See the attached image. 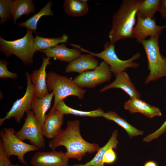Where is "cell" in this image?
<instances>
[{"mask_svg":"<svg viewBox=\"0 0 166 166\" xmlns=\"http://www.w3.org/2000/svg\"><path fill=\"white\" fill-rule=\"evenodd\" d=\"M67 125L65 129L62 130L56 137L49 142V146L52 150L63 146L67 150L65 153L69 159L80 161L86 153L95 152L99 149L98 144L88 142L82 137L79 120L68 121Z\"/></svg>","mask_w":166,"mask_h":166,"instance_id":"6da1fadb","label":"cell"},{"mask_svg":"<svg viewBox=\"0 0 166 166\" xmlns=\"http://www.w3.org/2000/svg\"><path fill=\"white\" fill-rule=\"evenodd\" d=\"M141 0H124L112 19L108 35L110 42L115 44L120 40L134 38L133 31L136 16Z\"/></svg>","mask_w":166,"mask_h":166,"instance_id":"7a4b0ae2","label":"cell"},{"mask_svg":"<svg viewBox=\"0 0 166 166\" xmlns=\"http://www.w3.org/2000/svg\"><path fill=\"white\" fill-rule=\"evenodd\" d=\"M33 31L26 29L25 35L22 38L13 41H8L0 36V51L6 58L14 55L23 63L29 65L33 63V57L36 52L34 48Z\"/></svg>","mask_w":166,"mask_h":166,"instance_id":"3957f363","label":"cell"},{"mask_svg":"<svg viewBox=\"0 0 166 166\" xmlns=\"http://www.w3.org/2000/svg\"><path fill=\"white\" fill-rule=\"evenodd\" d=\"M46 82L49 91L54 93V103L51 110L55 109L59 102L69 96H76L81 100L86 93V90L79 87L73 80L51 71L47 73Z\"/></svg>","mask_w":166,"mask_h":166,"instance_id":"277c9868","label":"cell"},{"mask_svg":"<svg viewBox=\"0 0 166 166\" xmlns=\"http://www.w3.org/2000/svg\"><path fill=\"white\" fill-rule=\"evenodd\" d=\"M70 45L74 48L79 49L82 52L90 54L103 60L109 66L111 72L115 77L127 68H136L139 65V64L135 61L140 58L141 54L140 52L135 54L127 60H121L116 53L115 44H112L109 41H107L105 44L103 50L99 53L91 52L78 45L73 43H71Z\"/></svg>","mask_w":166,"mask_h":166,"instance_id":"5b68a950","label":"cell"},{"mask_svg":"<svg viewBox=\"0 0 166 166\" xmlns=\"http://www.w3.org/2000/svg\"><path fill=\"white\" fill-rule=\"evenodd\" d=\"M159 36L150 37L142 43L145 52L148 62L149 74L145 83L149 82L166 77V58L160 53L158 42Z\"/></svg>","mask_w":166,"mask_h":166,"instance_id":"8992f818","label":"cell"},{"mask_svg":"<svg viewBox=\"0 0 166 166\" xmlns=\"http://www.w3.org/2000/svg\"><path fill=\"white\" fill-rule=\"evenodd\" d=\"M16 131L12 128H5L0 131V137L8 156L18 157V160L25 165L28 164L24 159L25 155L31 151L39 149L32 144L24 142L15 135Z\"/></svg>","mask_w":166,"mask_h":166,"instance_id":"52a82bcc","label":"cell"},{"mask_svg":"<svg viewBox=\"0 0 166 166\" xmlns=\"http://www.w3.org/2000/svg\"><path fill=\"white\" fill-rule=\"evenodd\" d=\"M16 136L22 141L27 140L31 144L39 149L45 147V141L42 127L34 113L30 110L26 113V117L21 128L15 133Z\"/></svg>","mask_w":166,"mask_h":166,"instance_id":"ba28073f","label":"cell"},{"mask_svg":"<svg viewBox=\"0 0 166 166\" xmlns=\"http://www.w3.org/2000/svg\"><path fill=\"white\" fill-rule=\"evenodd\" d=\"M27 80L26 91L23 96L17 99L13 104L9 111L4 117L0 119V126H1L6 120L12 118H14L18 123H19L25 113L31 110L32 101L35 97L34 87L31 79L30 74L28 72L25 73Z\"/></svg>","mask_w":166,"mask_h":166,"instance_id":"9c48e42d","label":"cell"},{"mask_svg":"<svg viewBox=\"0 0 166 166\" xmlns=\"http://www.w3.org/2000/svg\"><path fill=\"white\" fill-rule=\"evenodd\" d=\"M112 73L109 66L102 61L94 69L79 74L73 80L81 88L91 89L109 81L112 78Z\"/></svg>","mask_w":166,"mask_h":166,"instance_id":"30bf717a","label":"cell"},{"mask_svg":"<svg viewBox=\"0 0 166 166\" xmlns=\"http://www.w3.org/2000/svg\"><path fill=\"white\" fill-rule=\"evenodd\" d=\"M137 17V22L134 27L133 33L134 38L140 44H141L148 36H159L162 30L166 28V25H156L154 18H142L138 16Z\"/></svg>","mask_w":166,"mask_h":166,"instance_id":"8fae6325","label":"cell"},{"mask_svg":"<svg viewBox=\"0 0 166 166\" xmlns=\"http://www.w3.org/2000/svg\"><path fill=\"white\" fill-rule=\"evenodd\" d=\"M69 159L62 151H37L30 162L32 166H70L68 164Z\"/></svg>","mask_w":166,"mask_h":166,"instance_id":"7c38bea8","label":"cell"},{"mask_svg":"<svg viewBox=\"0 0 166 166\" xmlns=\"http://www.w3.org/2000/svg\"><path fill=\"white\" fill-rule=\"evenodd\" d=\"M43 60L40 67L38 69L34 70L30 74V79L34 87L35 97L38 98L43 97L48 94L46 82L47 73L46 69L50 62V58L43 57Z\"/></svg>","mask_w":166,"mask_h":166,"instance_id":"4fadbf2b","label":"cell"},{"mask_svg":"<svg viewBox=\"0 0 166 166\" xmlns=\"http://www.w3.org/2000/svg\"><path fill=\"white\" fill-rule=\"evenodd\" d=\"M64 114L55 108L50 110L42 127L43 135L48 139H53L61 131Z\"/></svg>","mask_w":166,"mask_h":166,"instance_id":"5bb4252c","label":"cell"},{"mask_svg":"<svg viewBox=\"0 0 166 166\" xmlns=\"http://www.w3.org/2000/svg\"><path fill=\"white\" fill-rule=\"evenodd\" d=\"M39 51L43 53L46 57L54 58L61 61L70 62L81 55L82 51L79 49L67 47L64 43L49 49L41 50Z\"/></svg>","mask_w":166,"mask_h":166,"instance_id":"9a60e30c","label":"cell"},{"mask_svg":"<svg viewBox=\"0 0 166 166\" xmlns=\"http://www.w3.org/2000/svg\"><path fill=\"white\" fill-rule=\"evenodd\" d=\"M116 77L113 82L101 88L100 90V92L102 93L111 89L119 88L127 94L130 99L140 98L141 95L140 93L136 89L127 73L123 71L118 74Z\"/></svg>","mask_w":166,"mask_h":166,"instance_id":"2e32d148","label":"cell"},{"mask_svg":"<svg viewBox=\"0 0 166 166\" xmlns=\"http://www.w3.org/2000/svg\"><path fill=\"white\" fill-rule=\"evenodd\" d=\"M123 107L131 114L140 113L149 118L160 117L162 115L159 108L150 105L140 98L130 99L124 103Z\"/></svg>","mask_w":166,"mask_h":166,"instance_id":"e0dca14e","label":"cell"},{"mask_svg":"<svg viewBox=\"0 0 166 166\" xmlns=\"http://www.w3.org/2000/svg\"><path fill=\"white\" fill-rule=\"evenodd\" d=\"M98 65V61L92 55L89 53L81 54L79 57L69 63L65 68V72L67 73L75 72L80 74L85 71L94 69Z\"/></svg>","mask_w":166,"mask_h":166,"instance_id":"ac0fdd59","label":"cell"},{"mask_svg":"<svg viewBox=\"0 0 166 166\" xmlns=\"http://www.w3.org/2000/svg\"><path fill=\"white\" fill-rule=\"evenodd\" d=\"M53 97L54 93L52 92L42 97H35L32 101L31 110L42 127L45 118V113L51 106Z\"/></svg>","mask_w":166,"mask_h":166,"instance_id":"d6986e66","label":"cell"},{"mask_svg":"<svg viewBox=\"0 0 166 166\" xmlns=\"http://www.w3.org/2000/svg\"><path fill=\"white\" fill-rule=\"evenodd\" d=\"M118 134L117 131L115 130L107 143L99 148L95 156L90 161L85 164H76L70 166H104L103 159L106 151L110 148L117 149V144L119 143L117 138Z\"/></svg>","mask_w":166,"mask_h":166,"instance_id":"ffe728a7","label":"cell"},{"mask_svg":"<svg viewBox=\"0 0 166 166\" xmlns=\"http://www.w3.org/2000/svg\"><path fill=\"white\" fill-rule=\"evenodd\" d=\"M12 19L14 25L23 15L27 16L35 12V7L32 0H14L11 6Z\"/></svg>","mask_w":166,"mask_h":166,"instance_id":"44dd1931","label":"cell"},{"mask_svg":"<svg viewBox=\"0 0 166 166\" xmlns=\"http://www.w3.org/2000/svg\"><path fill=\"white\" fill-rule=\"evenodd\" d=\"M102 117L107 120L114 122L124 128L130 138L143 134V131L139 130L133 127L116 112L109 111L106 113L104 112Z\"/></svg>","mask_w":166,"mask_h":166,"instance_id":"7402d4cb","label":"cell"},{"mask_svg":"<svg viewBox=\"0 0 166 166\" xmlns=\"http://www.w3.org/2000/svg\"><path fill=\"white\" fill-rule=\"evenodd\" d=\"M52 5L51 1H49L38 12L34 14L26 21L19 23L18 26L31 30L36 34L37 23L42 17L44 16H53L54 15V13L51 10Z\"/></svg>","mask_w":166,"mask_h":166,"instance_id":"603a6c76","label":"cell"},{"mask_svg":"<svg viewBox=\"0 0 166 166\" xmlns=\"http://www.w3.org/2000/svg\"><path fill=\"white\" fill-rule=\"evenodd\" d=\"M69 36L63 34L60 37L46 38L36 35L34 39V46L36 51L53 48L59 43H67Z\"/></svg>","mask_w":166,"mask_h":166,"instance_id":"cb8c5ba5","label":"cell"},{"mask_svg":"<svg viewBox=\"0 0 166 166\" xmlns=\"http://www.w3.org/2000/svg\"><path fill=\"white\" fill-rule=\"evenodd\" d=\"M55 108L64 114H72L81 117H102L104 113L103 110L101 108L96 110L86 111L76 109L67 106L64 100L59 102L56 105Z\"/></svg>","mask_w":166,"mask_h":166,"instance_id":"d4e9b609","label":"cell"},{"mask_svg":"<svg viewBox=\"0 0 166 166\" xmlns=\"http://www.w3.org/2000/svg\"><path fill=\"white\" fill-rule=\"evenodd\" d=\"M63 6L65 13L73 17L83 16L89 10L87 3H83L80 0H65Z\"/></svg>","mask_w":166,"mask_h":166,"instance_id":"484cf974","label":"cell"},{"mask_svg":"<svg viewBox=\"0 0 166 166\" xmlns=\"http://www.w3.org/2000/svg\"><path fill=\"white\" fill-rule=\"evenodd\" d=\"M160 0H141L138 6L137 16L142 18H153L159 11Z\"/></svg>","mask_w":166,"mask_h":166,"instance_id":"4316f807","label":"cell"},{"mask_svg":"<svg viewBox=\"0 0 166 166\" xmlns=\"http://www.w3.org/2000/svg\"><path fill=\"white\" fill-rule=\"evenodd\" d=\"M12 0H0V25L12 18L11 6Z\"/></svg>","mask_w":166,"mask_h":166,"instance_id":"83f0119b","label":"cell"},{"mask_svg":"<svg viewBox=\"0 0 166 166\" xmlns=\"http://www.w3.org/2000/svg\"><path fill=\"white\" fill-rule=\"evenodd\" d=\"M9 63L4 59L0 60V78L1 79L10 78L14 79L18 76L15 73L9 71L7 68Z\"/></svg>","mask_w":166,"mask_h":166,"instance_id":"f1b7e54d","label":"cell"},{"mask_svg":"<svg viewBox=\"0 0 166 166\" xmlns=\"http://www.w3.org/2000/svg\"><path fill=\"white\" fill-rule=\"evenodd\" d=\"M166 132V120L162 125L154 132L144 137L143 140L146 142H148L152 140L158 138Z\"/></svg>","mask_w":166,"mask_h":166,"instance_id":"f546056e","label":"cell"},{"mask_svg":"<svg viewBox=\"0 0 166 166\" xmlns=\"http://www.w3.org/2000/svg\"><path fill=\"white\" fill-rule=\"evenodd\" d=\"M114 149L113 148H110L106 151L103 159V162L104 164H111L116 161L117 155Z\"/></svg>","mask_w":166,"mask_h":166,"instance_id":"4dcf8cb0","label":"cell"},{"mask_svg":"<svg viewBox=\"0 0 166 166\" xmlns=\"http://www.w3.org/2000/svg\"><path fill=\"white\" fill-rule=\"evenodd\" d=\"M11 161L6 153L1 139L0 140V166H9Z\"/></svg>","mask_w":166,"mask_h":166,"instance_id":"1f68e13d","label":"cell"},{"mask_svg":"<svg viewBox=\"0 0 166 166\" xmlns=\"http://www.w3.org/2000/svg\"><path fill=\"white\" fill-rule=\"evenodd\" d=\"M159 11L166 22V0H160Z\"/></svg>","mask_w":166,"mask_h":166,"instance_id":"d6a6232c","label":"cell"},{"mask_svg":"<svg viewBox=\"0 0 166 166\" xmlns=\"http://www.w3.org/2000/svg\"><path fill=\"white\" fill-rule=\"evenodd\" d=\"M143 166H158L157 163L153 160H149L146 162Z\"/></svg>","mask_w":166,"mask_h":166,"instance_id":"836d02e7","label":"cell"},{"mask_svg":"<svg viewBox=\"0 0 166 166\" xmlns=\"http://www.w3.org/2000/svg\"><path fill=\"white\" fill-rule=\"evenodd\" d=\"M9 166H21L18 164H13L11 163Z\"/></svg>","mask_w":166,"mask_h":166,"instance_id":"e575fe53","label":"cell"},{"mask_svg":"<svg viewBox=\"0 0 166 166\" xmlns=\"http://www.w3.org/2000/svg\"></svg>","mask_w":166,"mask_h":166,"instance_id":"d590c367","label":"cell"}]
</instances>
